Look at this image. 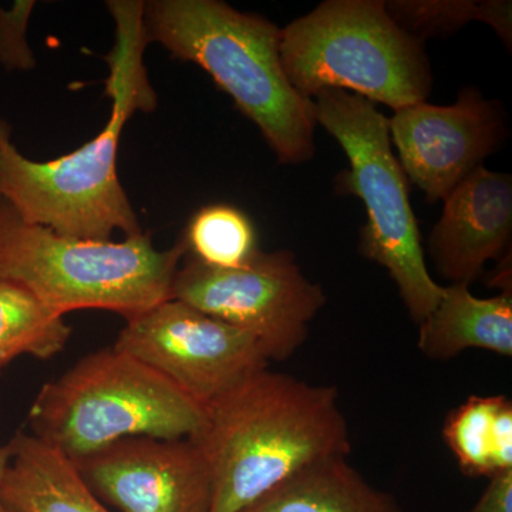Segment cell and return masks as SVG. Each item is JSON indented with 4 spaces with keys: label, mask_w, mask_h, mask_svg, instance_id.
Returning <instances> with one entry per match:
<instances>
[{
    "label": "cell",
    "mask_w": 512,
    "mask_h": 512,
    "mask_svg": "<svg viewBox=\"0 0 512 512\" xmlns=\"http://www.w3.org/2000/svg\"><path fill=\"white\" fill-rule=\"evenodd\" d=\"M2 483L8 512H110L79 471L55 448L32 434H15Z\"/></svg>",
    "instance_id": "cell-13"
},
{
    "label": "cell",
    "mask_w": 512,
    "mask_h": 512,
    "mask_svg": "<svg viewBox=\"0 0 512 512\" xmlns=\"http://www.w3.org/2000/svg\"><path fill=\"white\" fill-rule=\"evenodd\" d=\"M35 2H15L12 8H0V63L8 70H29L35 57L26 39L30 12Z\"/></svg>",
    "instance_id": "cell-20"
},
{
    "label": "cell",
    "mask_w": 512,
    "mask_h": 512,
    "mask_svg": "<svg viewBox=\"0 0 512 512\" xmlns=\"http://www.w3.org/2000/svg\"><path fill=\"white\" fill-rule=\"evenodd\" d=\"M99 500L121 512H210L212 480L194 439L124 437L73 461Z\"/></svg>",
    "instance_id": "cell-11"
},
{
    "label": "cell",
    "mask_w": 512,
    "mask_h": 512,
    "mask_svg": "<svg viewBox=\"0 0 512 512\" xmlns=\"http://www.w3.org/2000/svg\"><path fill=\"white\" fill-rule=\"evenodd\" d=\"M192 258L218 269L244 266L259 251L251 220L231 205L202 208L192 217L184 237Z\"/></svg>",
    "instance_id": "cell-19"
},
{
    "label": "cell",
    "mask_w": 512,
    "mask_h": 512,
    "mask_svg": "<svg viewBox=\"0 0 512 512\" xmlns=\"http://www.w3.org/2000/svg\"><path fill=\"white\" fill-rule=\"evenodd\" d=\"M242 512H404L348 463L332 457L299 471Z\"/></svg>",
    "instance_id": "cell-15"
},
{
    "label": "cell",
    "mask_w": 512,
    "mask_h": 512,
    "mask_svg": "<svg viewBox=\"0 0 512 512\" xmlns=\"http://www.w3.org/2000/svg\"><path fill=\"white\" fill-rule=\"evenodd\" d=\"M389 131L404 174L434 204L481 167L507 130L497 101L470 87L453 106L421 101L394 111Z\"/></svg>",
    "instance_id": "cell-10"
},
{
    "label": "cell",
    "mask_w": 512,
    "mask_h": 512,
    "mask_svg": "<svg viewBox=\"0 0 512 512\" xmlns=\"http://www.w3.org/2000/svg\"><path fill=\"white\" fill-rule=\"evenodd\" d=\"M187 245L158 251L148 235L121 242L67 237L22 220L0 198V282L28 289L66 315L101 309L126 320L173 298Z\"/></svg>",
    "instance_id": "cell-4"
},
{
    "label": "cell",
    "mask_w": 512,
    "mask_h": 512,
    "mask_svg": "<svg viewBox=\"0 0 512 512\" xmlns=\"http://www.w3.org/2000/svg\"><path fill=\"white\" fill-rule=\"evenodd\" d=\"M468 512H512V470L491 477L487 490Z\"/></svg>",
    "instance_id": "cell-21"
},
{
    "label": "cell",
    "mask_w": 512,
    "mask_h": 512,
    "mask_svg": "<svg viewBox=\"0 0 512 512\" xmlns=\"http://www.w3.org/2000/svg\"><path fill=\"white\" fill-rule=\"evenodd\" d=\"M144 36L200 66L258 126L279 163L315 156V101L301 96L281 59L282 29L218 0L144 2Z\"/></svg>",
    "instance_id": "cell-3"
},
{
    "label": "cell",
    "mask_w": 512,
    "mask_h": 512,
    "mask_svg": "<svg viewBox=\"0 0 512 512\" xmlns=\"http://www.w3.org/2000/svg\"><path fill=\"white\" fill-rule=\"evenodd\" d=\"M282 66L306 99L353 92L394 111L426 101L431 69L423 45L380 0H328L282 29Z\"/></svg>",
    "instance_id": "cell-6"
},
{
    "label": "cell",
    "mask_w": 512,
    "mask_h": 512,
    "mask_svg": "<svg viewBox=\"0 0 512 512\" xmlns=\"http://www.w3.org/2000/svg\"><path fill=\"white\" fill-rule=\"evenodd\" d=\"M316 120L338 140L349 170L336 177V191L356 195L366 207L360 252L387 269L414 322L436 308L444 286L431 278L409 185L393 154L389 120L375 103L338 89L315 96Z\"/></svg>",
    "instance_id": "cell-7"
},
{
    "label": "cell",
    "mask_w": 512,
    "mask_h": 512,
    "mask_svg": "<svg viewBox=\"0 0 512 512\" xmlns=\"http://www.w3.org/2000/svg\"><path fill=\"white\" fill-rule=\"evenodd\" d=\"M386 3L394 22L417 42L427 37L451 35L473 20H481L494 28L505 45L511 47V2H464V0H394Z\"/></svg>",
    "instance_id": "cell-18"
},
{
    "label": "cell",
    "mask_w": 512,
    "mask_h": 512,
    "mask_svg": "<svg viewBox=\"0 0 512 512\" xmlns=\"http://www.w3.org/2000/svg\"><path fill=\"white\" fill-rule=\"evenodd\" d=\"M107 8L116 22V43L106 57L110 119L99 136L67 156L40 163L20 153L9 124L0 117V198L30 224L99 241H110L114 231L126 238L143 234L120 183L117 157L128 120L157 106L144 66V2L110 0Z\"/></svg>",
    "instance_id": "cell-1"
},
{
    "label": "cell",
    "mask_w": 512,
    "mask_h": 512,
    "mask_svg": "<svg viewBox=\"0 0 512 512\" xmlns=\"http://www.w3.org/2000/svg\"><path fill=\"white\" fill-rule=\"evenodd\" d=\"M511 232V175L481 165L444 200L429 238L431 259L451 285L470 286L504 251Z\"/></svg>",
    "instance_id": "cell-12"
},
{
    "label": "cell",
    "mask_w": 512,
    "mask_h": 512,
    "mask_svg": "<svg viewBox=\"0 0 512 512\" xmlns=\"http://www.w3.org/2000/svg\"><path fill=\"white\" fill-rule=\"evenodd\" d=\"M192 439L210 467V512L245 511L306 467L352 450L336 387L269 369L208 404Z\"/></svg>",
    "instance_id": "cell-2"
},
{
    "label": "cell",
    "mask_w": 512,
    "mask_h": 512,
    "mask_svg": "<svg viewBox=\"0 0 512 512\" xmlns=\"http://www.w3.org/2000/svg\"><path fill=\"white\" fill-rule=\"evenodd\" d=\"M173 298L249 333L269 362H284L301 348L326 303L292 252L261 249L235 269L211 268L188 256L175 275Z\"/></svg>",
    "instance_id": "cell-8"
},
{
    "label": "cell",
    "mask_w": 512,
    "mask_h": 512,
    "mask_svg": "<svg viewBox=\"0 0 512 512\" xmlns=\"http://www.w3.org/2000/svg\"><path fill=\"white\" fill-rule=\"evenodd\" d=\"M444 439L466 476L512 470V404L505 396H471L448 414Z\"/></svg>",
    "instance_id": "cell-16"
},
{
    "label": "cell",
    "mask_w": 512,
    "mask_h": 512,
    "mask_svg": "<svg viewBox=\"0 0 512 512\" xmlns=\"http://www.w3.org/2000/svg\"><path fill=\"white\" fill-rule=\"evenodd\" d=\"M70 335L72 329L63 315L23 286L0 282V370L23 355L52 359L62 352Z\"/></svg>",
    "instance_id": "cell-17"
},
{
    "label": "cell",
    "mask_w": 512,
    "mask_h": 512,
    "mask_svg": "<svg viewBox=\"0 0 512 512\" xmlns=\"http://www.w3.org/2000/svg\"><path fill=\"white\" fill-rule=\"evenodd\" d=\"M204 423V407L114 346L47 382L29 412L32 436L72 461L124 437L192 439Z\"/></svg>",
    "instance_id": "cell-5"
},
{
    "label": "cell",
    "mask_w": 512,
    "mask_h": 512,
    "mask_svg": "<svg viewBox=\"0 0 512 512\" xmlns=\"http://www.w3.org/2000/svg\"><path fill=\"white\" fill-rule=\"evenodd\" d=\"M114 348L156 370L204 409L269 365L249 333L174 298L128 319Z\"/></svg>",
    "instance_id": "cell-9"
},
{
    "label": "cell",
    "mask_w": 512,
    "mask_h": 512,
    "mask_svg": "<svg viewBox=\"0 0 512 512\" xmlns=\"http://www.w3.org/2000/svg\"><path fill=\"white\" fill-rule=\"evenodd\" d=\"M10 458L9 444H0V512L6 511L5 505L2 501V483L3 477H5L6 468H8Z\"/></svg>",
    "instance_id": "cell-22"
},
{
    "label": "cell",
    "mask_w": 512,
    "mask_h": 512,
    "mask_svg": "<svg viewBox=\"0 0 512 512\" xmlns=\"http://www.w3.org/2000/svg\"><path fill=\"white\" fill-rule=\"evenodd\" d=\"M417 345L433 360L453 359L468 349L511 357V291L477 298L467 285L444 286L436 308L420 323Z\"/></svg>",
    "instance_id": "cell-14"
}]
</instances>
